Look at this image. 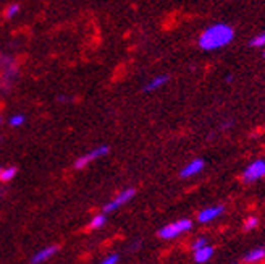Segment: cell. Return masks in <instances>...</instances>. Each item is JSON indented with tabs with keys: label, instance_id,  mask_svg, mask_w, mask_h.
<instances>
[{
	"label": "cell",
	"instance_id": "cell-8",
	"mask_svg": "<svg viewBox=\"0 0 265 264\" xmlns=\"http://www.w3.org/2000/svg\"><path fill=\"white\" fill-rule=\"evenodd\" d=\"M59 251V246H47V248H44V250H40L39 253H36L34 256H32V261L31 262H34V264H37V262H44V261H47L49 258H52L54 254Z\"/></svg>",
	"mask_w": 265,
	"mask_h": 264
},
{
	"label": "cell",
	"instance_id": "cell-5",
	"mask_svg": "<svg viewBox=\"0 0 265 264\" xmlns=\"http://www.w3.org/2000/svg\"><path fill=\"white\" fill-rule=\"evenodd\" d=\"M109 151H110L109 146H99V147H96V149H93L91 153H87L84 156H81V158H78L76 162H74V169H78V170L84 169L89 162H93V161H96L99 158H104L105 154H109Z\"/></svg>",
	"mask_w": 265,
	"mask_h": 264
},
{
	"label": "cell",
	"instance_id": "cell-15",
	"mask_svg": "<svg viewBox=\"0 0 265 264\" xmlns=\"http://www.w3.org/2000/svg\"><path fill=\"white\" fill-rule=\"evenodd\" d=\"M251 46L252 47H263L265 46V32H262V34H259L257 37H254L251 41Z\"/></svg>",
	"mask_w": 265,
	"mask_h": 264
},
{
	"label": "cell",
	"instance_id": "cell-12",
	"mask_svg": "<svg viewBox=\"0 0 265 264\" xmlns=\"http://www.w3.org/2000/svg\"><path fill=\"white\" fill-rule=\"evenodd\" d=\"M105 225V214H97V216L91 220L89 229L91 230H97V229H102Z\"/></svg>",
	"mask_w": 265,
	"mask_h": 264
},
{
	"label": "cell",
	"instance_id": "cell-17",
	"mask_svg": "<svg viewBox=\"0 0 265 264\" xmlns=\"http://www.w3.org/2000/svg\"><path fill=\"white\" fill-rule=\"evenodd\" d=\"M24 120H26V119H24V115H15V117L10 119V125L12 127H20V125H23V123H24Z\"/></svg>",
	"mask_w": 265,
	"mask_h": 264
},
{
	"label": "cell",
	"instance_id": "cell-20",
	"mask_svg": "<svg viewBox=\"0 0 265 264\" xmlns=\"http://www.w3.org/2000/svg\"><path fill=\"white\" fill-rule=\"evenodd\" d=\"M263 59H265V51H263Z\"/></svg>",
	"mask_w": 265,
	"mask_h": 264
},
{
	"label": "cell",
	"instance_id": "cell-14",
	"mask_svg": "<svg viewBox=\"0 0 265 264\" xmlns=\"http://www.w3.org/2000/svg\"><path fill=\"white\" fill-rule=\"evenodd\" d=\"M257 225H259V219L257 217H249V219H246L243 230L244 232H251V230H254Z\"/></svg>",
	"mask_w": 265,
	"mask_h": 264
},
{
	"label": "cell",
	"instance_id": "cell-11",
	"mask_svg": "<svg viewBox=\"0 0 265 264\" xmlns=\"http://www.w3.org/2000/svg\"><path fill=\"white\" fill-rule=\"evenodd\" d=\"M265 258V250L263 248H254L244 256V262H259Z\"/></svg>",
	"mask_w": 265,
	"mask_h": 264
},
{
	"label": "cell",
	"instance_id": "cell-1",
	"mask_svg": "<svg viewBox=\"0 0 265 264\" xmlns=\"http://www.w3.org/2000/svg\"><path fill=\"white\" fill-rule=\"evenodd\" d=\"M235 39V29L225 23H217L207 28L201 37H199V47L205 52L218 51V49L228 46Z\"/></svg>",
	"mask_w": 265,
	"mask_h": 264
},
{
	"label": "cell",
	"instance_id": "cell-10",
	"mask_svg": "<svg viewBox=\"0 0 265 264\" xmlns=\"http://www.w3.org/2000/svg\"><path fill=\"white\" fill-rule=\"evenodd\" d=\"M168 81V77L167 75H160V77H155V78H152L149 83L144 86V91L146 93H151V91H155V89H159V88H162L165 83Z\"/></svg>",
	"mask_w": 265,
	"mask_h": 264
},
{
	"label": "cell",
	"instance_id": "cell-19",
	"mask_svg": "<svg viewBox=\"0 0 265 264\" xmlns=\"http://www.w3.org/2000/svg\"><path fill=\"white\" fill-rule=\"evenodd\" d=\"M118 259H120L118 254H110V256H107L102 262L104 264H115V262H118Z\"/></svg>",
	"mask_w": 265,
	"mask_h": 264
},
{
	"label": "cell",
	"instance_id": "cell-7",
	"mask_svg": "<svg viewBox=\"0 0 265 264\" xmlns=\"http://www.w3.org/2000/svg\"><path fill=\"white\" fill-rule=\"evenodd\" d=\"M205 167V161L204 159H194L188 164V166L183 167V170L180 172V177L181 178H191L197 174H201Z\"/></svg>",
	"mask_w": 265,
	"mask_h": 264
},
{
	"label": "cell",
	"instance_id": "cell-6",
	"mask_svg": "<svg viewBox=\"0 0 265 264\" xmlns=\"http://www.w3.org/2000/svg\"><path fill=\"white\" fill-rule=\"evenodd\" d=\"M223 211H225V208H223L222 204L210 206V208H205V209H202L201 212L197 214V220L201 222V224H209V222L220 217L223 214Z\"/></svg>",
	"mask_w": 265,
	"mask_h": 264
},
{
	"label": "cell",
	"instance_id": "cell-18",
	"mask_svg": "<svg viewBox=\"0 0 265 264\" xmlns=\"http://www.w3.org/2000/svg\"><path fill=\"white\" fill-rule=\"evenodd\" d=\"M20 12V5H16V4H13V5H10L7 8V18H13V16Z\"/></svg>",
	"mask_w": 265,
	"mask_h": 264
},
{
	"label": "cell",
	"instance_id": "cell-13",
	"mask_svg": "<svg viewBox=\"0 0 265 264\" xmlns=\"http://www.w3.org/2000/svg\"><path fill=\"white\" fill-rule=\"evenodd\" d=\"M15 175H16V169L15 167L2 169V172H0V180H2V181H10V180H13Z\"/></svg>",
	"mask_w": 265,
	"mask_h": 264
},
{
	"label": "cell",
	"instance_id": "cell-9",
	"mask_svg": "<svg viewBox=\"0 0 265 264\" xmlns=\"http://www.w3.org/2000/svg\"><path fill=\"white\" fill-rule=\"evenodd\" d=\"M213 256V248L209 245L202 246V248L194 250V262H207L210 258Z\"/></svg>",
	"mask_w": 265,
	"mask_h": 264
},
{
	"label": "cell",
	"instance_id": "cell-2",
	"mask_svg": "<svg viewBox=\"0 0 265 264\" xmlns=\"http://www.w3.org/2000/svg\"><path fill=\"white\" fill-rule=\"evenodd\" d=\"M193 229V220L189 219H180L176 222H171V224L165 225L159 230V237L163 240H171V238H176L181 234L189 232Z\"/></svg>",
	"mask_w": 265,
	"mask_h": 264
},
{
	"label": "cell",
	"instance_id": "cell-16",
	"mask_svg": "<svg viewBox=\"0 0 265 264\" xmlns=\"http://www.w3.org/2000/svg\"><path fill=\"white\" fill-rule=\"evenodd\" d=\"M205 245H207V238H205V237H199L197 240H194V243L191 245V248H193V251H194V250L202 248V246H205Z\"/></svg>",
	"mask_w": 265,
	"mask_h": 264
},
{
	"label": "cell",
	"instance_id": "cell-4",
	"mask_svg": "<svg viewBox=\"0 0 265 264\" xmlns=\"http://www.w3.org/2000/svg\"><path fill=\"white\" fill-rule=\"evenodd\" d=\"M135 195H136V190H135V188H126V190H123V192L115 196L109 204L104 206V212H112V211H115V209L121 208L123 204H126L128 201H131L132 198H135Z\"/></svg>",
	"mask_w": 265,
	"mask_h": 264
},
{
	"label": "cell",
	"instance_id": "cell-3",
	"mask_svg": "<svg viewBox=\"0 0 265 264\" xmlns=\"http://www.w3.org/2000/svg\"><path fill=\"white\" fill-rule=\"evenodd\" d=\"M262 177H265V161L263 159H255L254 162H251L243 172V181L244 183H254V181L260 180Z\"/></svg>",
	"mask_w": 265,
	"mask_h": 264
},
{
	"label": "cell",
	"instance_id": "cell-21",
	"mask_svg": "<svg viewBox=\"0 0 265 264\" xmlns=\"http://www.w3.org/2000/svg\"><path fill=\"white\" fill-rule=\"evenodd\" d=\"M0 172H2V167H0Z\"/></svg>",
	"mask_w": 265,
	"mask_h": 264
}]
</instances>
